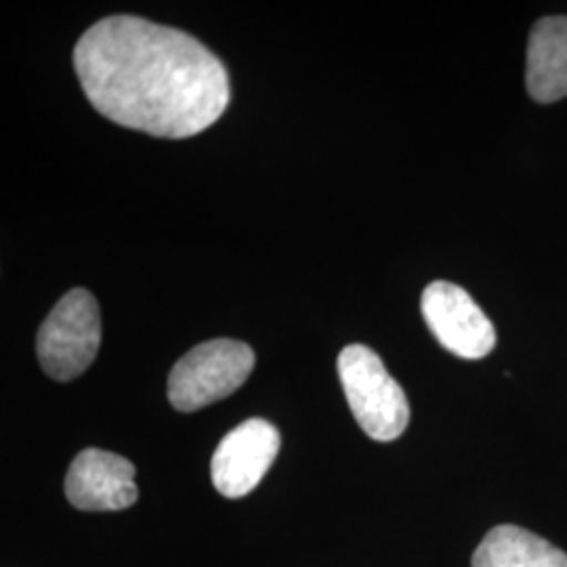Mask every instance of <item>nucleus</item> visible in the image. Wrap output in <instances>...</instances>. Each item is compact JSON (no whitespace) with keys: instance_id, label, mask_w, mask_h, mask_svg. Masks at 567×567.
Segmentation results:
<instances>
[{"instance_id":"nucleus-1","label":"nucleus","mask_w":567,"mask_h":567,"mask_svg":"<svg viewBox=\"0 0 567 567\" xmlns=\"http://www.w3.org/2000/svg\"><path fill=\"white\" fill-rule=\"evenodd\" d=\"M74 68L100 114L154 137H194L229 103L227 70L203 42L133 16L91 25L76 42Z\"/></svg>"},{"instance_id":"nucleus-2","label":"nucleus","mask_w":567,"mask_h":567,"mask_svg":"<svg viewBox=\"0 0 567 567\" xmlns=\"http://www.w3.org/2000/svg\"><path fill=\"white\" fill-rule=\"evenodd\" d=\"M337 365L344 398L365 435L377 442L398 440L410 423V405L383 360L365 344H349Z\"/></svg>"},{"instance_id":"nucleus-3","label":"nucleus","mask_w":567,"mask_h":567,"mask_svg":"<svg viewBox=\"0 0 567 567\" xmlns=\"http://www.w3.org/2000/svg\"><path fill=\"white\" fill-rule=\"evenodd\" d=\"M255 351L231 339L206 341L187 351L168 377V400L179 412H196L225 400L246 383Z\"/></svg>"},{"instance_id":"nucleus-4","label":"nucleus","mask_w":567,"mask_h":567,"mask_svg":"<svg viewBox=\"0 0 567 567\" xmlns=\"http://www.w3.org/2000/svg\"><path fill=\"white\" fill-rule=\"evenodd\" d=\"M102 343V316L95 297L76 288L42 322L37 351L42 370L55 381H72L93 364Z\"/></svg>"},{"instance_id":"nucleus-5","label":"nucleus","mask_w":567,"mask_h":567,"mask_svg":"<svg viewBox=\"0 0 567 567\" xmlns=\"http://www.w3.org/2000/svg\"><path fill=\"white\" fill-rule=\"evenodd\" d=\"M421 309L433 337L463 360H482L496 344V330L465 288L450 282L429 284Z\"/></svg>"},{"instance_id":"nucleus-6","label":"nucleus","mask_w":567,"mask_h":567,"mask_svg":"<svg viewBox=\"0 0 567 567\" xmlns=\"http://www.w3.org/2000/svg\"><path fill=\"white\" fill-rule=\"evenodd\" d=\"M280 452L278 429L264 419H248L231 429L210 461L213 484L225 498H244L264 480Z\"/></svg>"},{"instance_id":"nucleus-7","label":"nucleus","mask_w":567,"mask_h":567,"mask_svg":"<svg viewBox=\"0 0 567 567\" xmlns=\"http://www.w3.org/2000/svg\"><path fill=\"white\" fill-rule=\"evenodd\" d=\"M65 496L81 511H122L137 503L135 466L114 452L86 447L65 475Z\"/></svg>"},{"instance_id":"nucleus-8","label":"nucleus","mask_w":567,"mask_h":567,"mask_svg":"<svg viewBox=\"0 0 567 567\" xmlns=\"http://www.w3.org/2000/svg\"><path fill=\"white\" fill-rule=\"evenodd\" d=\"M527 93L540 103L567 97V18L536 21L527 44Z\"/></svg>"},{"instance_id":"nucleus-9","label":"nucleus","mask_w":567,"mask_h":567,"mask_svg":"<svg viewBox=\"0 0 567 567\" xmlns=\"http://www.w3.org/2000/svg\"><path fill=\"white\" fill-rule=\"evenodd\" d=\"M473 567H567V555L524 527L498 526L475 550Z\"/></svg>"}]
</instances>
